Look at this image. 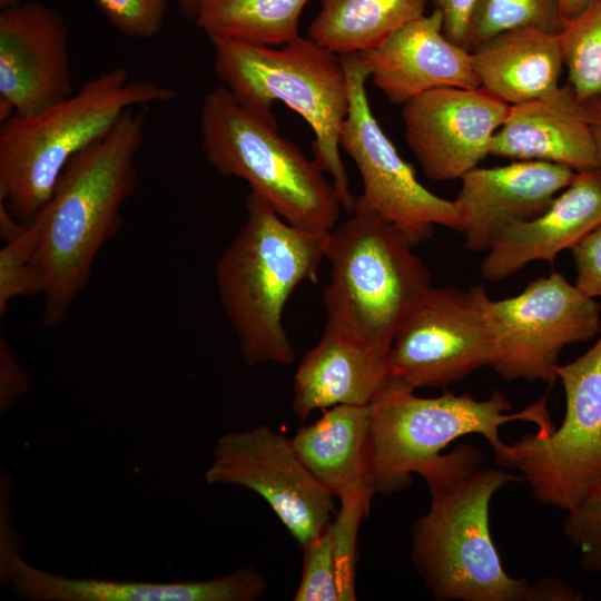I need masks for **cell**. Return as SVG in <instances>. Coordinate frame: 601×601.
Returning <instances> with one entry per match:
<instances>
[{"instance_id":"1","label":"cell","mask_w":601,"mask_h":601,"mask_svg":"<svg viewBox=\"0 0 601 601\" xmlns=\"http://www.w3.org/2000/svg\"><path fill=\"white\" fill-rule=\"evenodd\" d=\"M483 454L460 444L420 472L431 504L412 529L411 556L426 588L437 600L577 601L561 581L531 584L504 570L490 531L495 492L523 477L502 469H481Z\"/></svg>"},{"instance_id":"2","label":"cell","mask_w":601,"mask_h":601,"mask_svg":"<svg viewBox=\"0 0 601 601\" xmlns=\"http://www.w3.org/2000/svg\"><path fill=\"white\" fill-rule=\"evenodd\" d=\"M146 124L147 107L127 109L106 135L71 158L33 219L39 240L31 269L47 327L66 318L99 252L120 227L121 209L138 183L136 157Z\"/></svg>"},{"instance_id":"3","label":"cell","mask_w":601,"mask_h":601,"mask_svg":"<svg viewBox=\"0 0 601 601\" xmlns=\"http://www.w3.org/2000/svg\"><path fill=\"white\" fill-rule=\"evenodd\" d=\"M245 206L246 221L216 264L219 302L247 366L292 365L283 312L298 285L316 280L328 234L292 226L254 190Z\"/></svg>"},{"instance_id":"4","label":"cell","mask_w":601,"mask_h":601,"mask_svg":"<svg viewBox=\"0 0 601 601\" xmlns=\"http://www.w3.org/2000/svg\"><path fill=\"white\" fill-rule=\"evenodd\" d=\"M174 98L171 88L130 79L126 68L116 67L38 114L12 116L0 130V201L28 226L72 157L106 135L127 109Z\"/></svg>"},{"instance_id":"5","label":"cell","mask_w":601,"mask_h":601,"mask_svg":"<svg viewBox=\"0 0 601 601\" xmlns=\"http://www.w3.org/2000/svg\"><path fill=\"white\" fill-rule=\"evenodd\" d=\"M214 70L242 105L273 110L280 101L297 112L314 132V159L331 176L347 213L355 198L341 157V132L348 112L347 79L341 56L309 37L278 49L208 36Z\"/></svg>"},{"instance_id":"6","label":"cell","mask_w":601,"mask_h":601,"mask_svg":"<svg viewBox=\"0 0 601 601\" xmlns=\"http://www.w3.org/2000/svg\"><path fill=\"white\" fill-rule=\"evenodd\" d=\"M201 145L220 175L244 179L292 226L328 234L342 203L316 162L278 131L273 110L242 105L224 86L207 92L200 108Z\"/></svg>"},{"instance_id":"7","label":"cell","mask_w":601,"mask_h":601,"mask_svg":"<svg viewBox=\"0 0 601 601\" xmlns=\"http://www.w3.org/2000/svg\"><path fill=\"white\" fill-rule=\"evenodd\" d=\"M327 235V321L363 342L390 351L405 315L432 287L428 268L394 225L363 209Z\"/></svg>"},{"instance_id":"8","label":"cell","mask_w":601,"mask_h":601,"mask_svg":"<svg viewBox=\"0 0 601 601\" xmlns=\"http://www.w3.org/2000/svg\"><path fill=\"white\" fill-rule=\"evenodd\" d=\"M415 391L388 380L370 404V452L372 480L376 493L392 494L411 484L412 474L437 459L453 441L480 434L497 457L506 449L500 427L510 422L534 423L541 436L555 426L549 414L548 397L519 412L500 391L486 400L445 391L422 397Z\"/></svg>"},{"instance_id":"9","label":"cell","mask_w":601,"mask_h":601,"mask_svg":"<svg viewBox=\"0 0 601 601\" xmlns=\"http://www.w3.org/2000/svg\"><path fill=\"white\" fill-rule=\"evenodd\" d=\"M555 372L565 394L562 424L548 436L523 435L495 462L520 471L542 504L570 511L601 483V335Z\"/></svg>"},{"instance_id":"10","label":"cell","mask_w":601,"mask_h":601,"mask_svg":"<svg viewBox=\"0 0 601 601\" xmlns=\"http://www.w3.org/2000/svg\"><path fill=\"white\" fill-rule=\"evenodd\" d=\"M348 88V112L339 145L355 162L363 190L354 207L398 228L413 245L431 238L435 225L461 231L453 200L442 198L417 179L373 114L366 92L368 71L359 53L341 56Z\"/></svg>"},{"instance_id":"11","label":"cell","mask_w":601,"mask_h":601,"mask_svg":"<svg viewBox=\"0 0 601 601\" xmlns=\"http://www.w3.org/2000/svg\"><path fill=\"white\" fill-rule=\"evenodd\" d=\"M483 285L431 287L398 325L388 351V380L413 391L446 388L491 365L495 339Z\"/></svg>"},{"instance_id":"12","label":"cell","mask_w":601,"mask_h":601,"mask_svg":"<svg viewBox=\"0 0 601 601\" xmlns=\"http://www.w3.org/2000/svg\"><path fill=\"white\" fill-rule=\"evenodd\" d=\"M485 306L495 339L490 367L508 382L552 386L563 348L588 342L601 331V304L559 272L530 282L512 297L487 295Z\"/></svg>"},{"instance_id":"13","label":"cell","mask_w":601,"mask_h":601,"mask_svg":"<svg viewBox=\"0 0 601 601\" xmlns=\"http://www.w3.org/2000/svg\"><path fill=\"white\" fill-rule=\"evenodd\" d=\"M205 477L211 485L258 494L302 551L332 522L334 495L305 466L292 440L267 425L220 436Z\"/></svg>"},{"instance_id":"14","label":"cell","mask_w":601,"mask_h":601,"mask_svg":"<svg viewBox=\"0 0 601 601\" xmlns=\"http://www.w3.org/2000/svg\"><path fill=\"white\" fill-rule=\"evenodd\" d=\"M510 107L480 87L433 89L402 106L404 139L430 179H461L490 155Z\"/></svg>"},{"instance_id":"15","label":"cell","mask_w":601,"mask_h":601,"mask_svg":"<svg viewBox=\"0 0 601 601\" xmlns=\"http://www.w3.org/2000/svg\"><path fill=\"white\" fill-rule=\"evenodd\" d=\"M69 32L55 8L39 2L0 12V100L17 116L38 114L72 92Z\"/></svg>"},{"instance_id":"16","label":"cell","mask_w":601,"mask_h":601,"mask_svg":"<svg viewBox=\"0 0 601 601\" xmlns=\"http://www.w3.org/2000/svg\"><path fill=\"white\" fill-rule=\"evenodd\" d=\"M575 174L569 167L535 160L475 167L466 173L453 200L465 248L487 252L506 226L545 211Z\"/></svg>"},{"instance_id":"17","label":"cell","mask_w":601,"mask_h":601,"mask_svg":"<svg viewBox=\"0 0 601 601\" xmlns=\"http://www.w3.org/2000/svg\"><path fill=\"white\" fill-rule=\"evenodd\" d=\"M359 55L372 83L394 105L433 89L480 87L471 51L445 37L435 9Z\"/></svg>"},{"instance_id":"18","label":"cell","mask_w":601,"mask_h":601,"mask_svg":"<svg viewBox=\"0 0 601 601\" xmlns=\"http://www.w3.org/2000/svg\"><path fill=\"white\" fill-rule=\"evenodd\" d=\"M1 580L17 597L29 601H254L267 588L254 568L208 580L114 581L55 574L31 565L21 555L10 563Z\"/></svg>"},{"instance_id":"19","label":"cell","mask_w":601,"mask_h":601,"mask_svg":"<svg viewBox=\"0 0 601 601\" xmlns=\"http://www.w3.org/2000/svg\"><path fill=\"white\" fill-rule=\"evenodd\" d=\"M601 224V168L577 173L572 181L538 217L506 226L482 260L481 276L491 282L510 277L531 262L553 265Z\"/></svg>"},{"instance_id":"20","label":"cell","mask_w":601,"mask_h":601,"mask_svg":"<svg viewBox=\"0 0 601 601\" xmlns=\"http://www.w3.org/2000/svg\"><path fill=\"white\" fill-rule=\"evenodd\" d=\"M490 155L562 165L575 173L601 168L591 125L566 82L511 106L491 140Z\"/></svg>"},{"instance_id":"21","label":"cell","mask_w":601,"mask_h":601,"mask_svg":"<svg viewBox=\"0 0 601 601\" xmlns=\"http://www.w3.org/2000/svg\"><path fill=\"white\" fill-rule=\"evenodd\" d=\"M388 351L358 341L326 319L317 344L302 358L292 407L300 421L315 410L370 405L388 381Z\"/></svg>"},{"instance_id":"22","label":"cell","mask_w":601,"mask_h":601,"mask_svg":"<svg viewBox=\"0 0 601 601\" xmlns=\"http://www.w3.org/2000/svg\"><path fill=\"white\" fill-rule=\"evenodd\" d=\"M470 51L480 88L510 106L538 99L560 86L564 68L560 33L511 29Z\"/></svg>"},{"instance_id":"23","label":"cell","mask_w":601,"mask_h":601,"mask_svg":"<svg viewBox=\"0 0 601 601\" xmlns=\"http://www.w3.org/2000/svg\"><path fill=\"white\" fill-rule=\"evenodd\" d=\"M370 405H336L290 439L309 472L334 496L376 493L371 470Z\"/></svg>"},{"instance_id":"24","label":"cell","mask_w":601,"mask_h":601,"mask_svg":"<svg viewBox=\"0 0 601 601\" xmlns=\"http://www.w3.org/2000/svg\"><path fill=\"white\" fill-rule=\"evenodd\" d=\"M428 0H321L308 37L342 56L380 46L410 21L425 14Z\"/></svg>"},{"instance_id":"25","label":"cell","mask_w":601,"mask_h":601,"mask_svg":"<svg viewBox=\"0 0 601 601\" xmlns=\"http://www.w3.org/2000/svg\"><path fill=\"white\" fill-rule=\"evenodd\" d=\"M309 0H201L194 22L207 37L258 46H283L299 37Z\"/></svg>"},{"instance_id":"26","label":"cell","mask_w":601,"mask_h":601,"mask_svg":"<svg viewBox=\"0 0 601 601\" xmlns=\"http://www.w3.org/2000/svg\"><path fill=\"white\" fill-rule=\"evenodd\" d=\"M563 63L578 105L601 110V0L565 23L560 33Z\"/></svg>"},{"instance_id":"27","label":"cell","mask_w":601,"mask_h":601,"mask_svg":"<svg viewBox=\"0 0 601 601\" xmlns=\"http://www.w3.org/2000/svg\"><path fill=\"white\" fill-rule=\"evenodd\" d=\"M564 26L559 0H476L470 19V50L511 29L561 33Z\"/></svg>"},{"instance_id":"28","label":"cell","mask_w":601,"mask_h":601,"mask_svg":"<svg viewBox=\"0 0 601 601\" xmlns=\"http://www.w3.org/2000/svg\"><path fill=\"white\" fill-rule=\"evenodd\" d=\"M373 495L372 492H357L342 496L329 524L339 601L356 600L357 538Z\"/></svg>"},{"instance_id":"29","label":"cell","mask_w":601,"mask_h":601,"mask_svg":"<svg viewBox=\"0 0 601 601\" xmlns=\"http://www.w3.org/2000/svg\"><path fill=\"white\" fill-rule=\"evenodd\" d=\"M38 240L39 226L32 220L22 234L6 242L0 250L1 316L6 315L13 298L37 294L31 263Z\"/></svg>"},{"instance_id":"30","label":"cell","mask_w":601,"mask_h":601,"mask_svg":"<svg viewBox=\"0 0 601 601\" xmlns=\"http://www.w3.org/2000/svg\"><path fill=\"white\" fill-rule=\"evenodd\" d=\"M303 570L295 601H339L329 525L303 550Z\"/></svg>"},{"instance_id":"31","label":"cell","mask_w":601,"mask_h":601,"mask_svg":"<svg viewBox=\"0 0 601 601\" xmlns=\"http://www.w3.org/2000/svg\"><path fill=\"white\" fill-rule=\"evenodd\" d=\"M564 533L580 551L583 569L601 573V483L568 511Z\"/></svg>"},{"instance_id":"32","label":"cell","mask_w":601,"mask_h":601,"mask_svg":"<svg viewBox=\"0 0 601 601\" xmlns=\"http://www.w3.org/2000/svg\"><path fill=\"white\" fill-rule=\"evenodd\" d=\"M96 2L118 32L142 40L160 32L168 9V0H96Z\"/></svg>"},{"instance_id":"33","label":"cell","mask_w":601,"mask_h":601,"mask_svg":"<svg viewBox=\"0 0 601 601\" xmlns=\"http://www.w3.org/2000/svg\"><path fill=\"white\" fill-rule=\"evenodd\" d=\"M574 285L587 296L601 297V224L571 248Z\"/></svg>"},{"instance_id":"34","label":"cell","mask_w":601,"mask_h":601,"mask_svg":"<svg viewBox=\"0 0 601 601\" xmlns=\"http://www.w3.org/2000/svg\"><path fill=\"white\" fill-rule=\"evenodd\" d=\"M29 388L27 372L14 356L6 336L0 335V412H8Z\"/></svg>"},{"instance_id":"35","label":"cell","mask_w":601,"mask_h":601,"mask_svg":"<svg viewBox=\"0 0 601 601\" xmlns=\"http://www.w3.org/2000/svg\"><path fill=\"white\" fill-rule=\"evenodd\" d=\"M442 16L445 37L470 50V19L476 0H432Z\"/></svg>"},{"instance_id":"36","label":"cell","mask_w":601,"mask_h":601,"mask_svg":"<svg viewBox=\"0 0 601 601\" xmlns=\"http://www.w3.org/2000/svg\"><path fill=\"white\" fill-rule=\"evenodd\" d=\"M600 0H559L562 17L566 22L575 19Z\"/></svg>"},{"instance_id":"37","label":"cell","mask_w":601,"mask_h":601,"mask_svg":"<svg viewBox=\"0 0 601 601\" xmlns=\"http://www.w3.org/2000/svg\"><path fill=\"white\" fill-rule=\"evenodd\" d=\"M583 112H584L585 118L591 125L595 146H597L598 158L601 166V110L583 111Z\"/></svg>"},{"instance_id":"38","label":"cell","mask_w":601,"mask_h":601,"mask_svg":"<svg viewBox=\"0 0 601 601\" xmlns=\"http://www.w3.org/2000/svg\"><path fill=\"white\" fill-rule=\"evenodd\" d=\"M179 9V12L190 19L195 20L199 3L201 0H174Z\"/></svg>"},{"instance_id":"39","label":"cell","mask_w":601,"mask_h":601,"mask_svg":"<svg viewBox=\"0 0 601 601\" xmlns=\"http://www.w3.org/2000/svg\"><path fill=\"white\" fill-rule=\"evenodd\" d=\"M28 0H0L1 10L11 9L26 3Z\"/></svg>"}]
</instances>
